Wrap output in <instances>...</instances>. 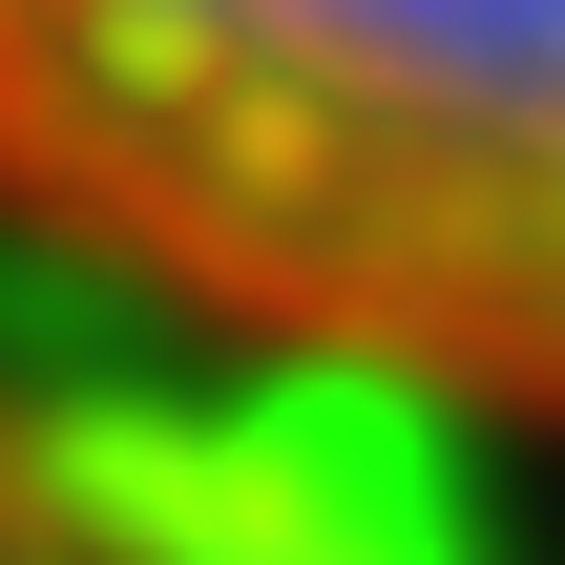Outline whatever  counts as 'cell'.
<instances>
[{
    "mask_svg": "<svg viewBox=\"0 0 565 565\" xmlns=\"http://www.w3.org/2000/svg\"><path fill=\"white\" fill-rule=\"evenodd\" d=\"M0 565H356V545H335L315 503H273V482L126 461V440L0 398Z\"/></svg>",
    "mask_w": 565,
    "mask_h": 565,
    "instance_id": "obj_2",
    "label": "cell"
},
{
    "mask_svg": "<svg viewBox=\"0 0 565 565\" xmlns=\"http://www.w3.org/2000/svg\"><path fill=\"white\" fill-rule=\"evenodd\" d=\"M0 210L273 356L565 419V0H0Z\"/></svg>",
    "mask_w": 565,
    "mask_h": 565,
    "instance_id": "obj_1",
    "label": "cell"
}]
</instances>
